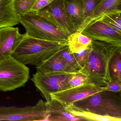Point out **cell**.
Wrapping results in <instances>:
<instances>
[{"mask_svg": "<svg viewBox=\"0 0 121 121\" xmlns=\"http://www.w3.org/2000/svg\"><path fill=\"white\" fill-rule=\"evenodd\" d=\"M121 47L92 41L87 62L79 72L86 76L88 83L105 87L111 80L109 70L110 61Z\"/></svg>", "mask_w": 121, "mask_h": 121, "instance_id": "cell-1", "label": "cell"}, {"mask_svg": "<svg viewBox=\"0 0 121 121\" xmlns=\"http://www.w3.org/2000/svg\"><path fill=\"white\" fill-rule=\"evenodd\" d=\"M67 45V41L36 39L25 33L12 56L25 65L37 66L56 54Z\"/></svg>", "mask_w": 121, "mask_h": 121, "instance_id": "cell-2", "label": "cell"}, {"mask_svg": "<svg viewBox=\"0 0 121 121\" xmlns=\"http://www.w3.org/2000/svg\"><path fill=\"white\" fill-rule=\"evenodd\" d=\"M70 104L80 109L102 116L121 119V91L104 90Z\"/></svg>", "mask_w": 121, "mask_h": 121, "instance_id": "cell-3", "label": "cell"}, {"mask_svg": "<svg viewBox=\"0 0 121 121\" xmlns=\"http://www.w3.org/2000/svg\"><path fill=\"white\" fill-rule=\"evenodd\" d=\"M20 23L28 36L48 41L66 42L69 35L57 28L39 12L31 11L18 14Z\"/></svg>", "mask_w": 121, "mask_h": 121, "instance_id": "cell-4", "label": "cell"}, {"mask_svg": "<svg viewBox=\"0 0 121 121\" xmlns=\"http://www.w3.org/2000/svg\"><path fill=\"white\" fill-rule=\"evenodd\" d=\"M30 69L12 56L0 60V91H11L25 86Z\"/></svg>", "mask_w": 121, "mask_h": 121, "instance_id": "cell-5", "label": "cell"}, {"mask_svg": "<svg viewBox=\"0 0 121 121\" xmlns=\"http://www.w3.org/2000/svg\"><path fill=\"white\" fill-rule=\"evenodd\" d=\"M75 73H42L37 71L33 74L31 80L47 102L51 99V93L69 88L68 83L69 77Z\"/></svg>", "mask_w": 121, "mask_h": 121, "instance_id": "cell-6", "label": "cell"}, {"mask_svg": "<svg viewBox=\"0 0 121 121\" xmlns=\"http://www.w3.org/2000/svg\"><path fill=\"white\" fill-rule=\"evenodd\" d=\"M47 114L46 103L42 99L34 106L0 107V121H47Z\"/></svg>", "mask_w": 121, "mask_h": 121, "instance_id": "cell-7", "label": "cell"}, {"mask_svg": "<svg viewBox=\"0 0 121 121\" xmlns=\"http://www.w3.org/2000/svg\"><path fill=\"white\" fill-rule=\"evenodd\" d=\"M39 12L69 36L76 31L65 10L63 0H54Z\"/></svg>", "mask_w": 121, "mask_h": 121, "instance_id": "cell-8", "label": "cell"}, {"mask_svg": "<svg viewBox=\"0 0 121 121\" xmlns=\"http://www.w3.org/2000/svg\"><path fill=\"white\" fill-rule=\"evenodd\" d=\"M81 32L92 41H99L121 47V33L102 20L88 25Z\"/></svg>", "mask_w": 121, "mask_h": 121, "instance_id": "cell-9", "label": "cell"}, {"mask_svg": "<svg viewBox=\"0 0 121 121\" xmlns=\"http://www.w3.org/2000/svg\"><path fill=\"white\" fill-rule=\"evenodd\" d=\"M105 89V87L87 83L52 93L50 95L51 99L57 100L66 107L74 102Z\"/></svg>", "mask_w": 121, "mask_h": 121, "instance_id": "cell-10", "label": "cell"}, {"mask_svg": "<svg viewBox=\"0 0 121 121\" xmlns=\"http://www.w3.org/2000/svg\"><path fill=\"white\" fill-rule=\"evenodd\" d=\"M23 36L18 27L0 28V60L12 56Z\"/></svg>", "mask_w": 121, "mask_h": 121, "instance_id": "cell-11", "label": "cell"}, {"mask_svg": "<svg viewBox=\"0 0 121 121\" xmlns=\"http://www.w3.org/2000/svg\"><path fill=\"white\" fill-rule=\"evenodd\" d=\"M121 13V0H103L77 30L81 31L88 25L100 20L105 15Z\"/></svg>", "mask_w": 121, "mask_h": 121, "instance_id": "cell-12", "label": "cell"}, {"mask_svg": "<svg viewBox=\"0 0 121 121\" xmlns=\"http://www.w3.org/2000/svg\"><path fill=\"white\" fill-rule=\"evenodd\" d=\"M47 108V121H82L83 119L76 117L68 112L65 107L58 101L51 99L46 102Z\"/></svg>", "mask_w": 121, "mask_h": 121, "instance_id": "cell-13", "label": "cell"}, {"mask_svg": "<svg viewBox=\"0 0 121 121\" xmlns=\"http://www.w3.org/2000/svg\"><path fill=\"white\" fill-rule=\"evenodd\" d=\"M65 10L76 31L84 22L85 7L83 0H63Z\"/></svg>", "mask_w": 121, "mask_h": 121, "instance_id": "cell-14", "label": "cell"}, {"mask_svg": "<svg viewBox=\"0 0 121 121\" xmlns=\"http://www.w3.org/2000/svg\"><path fill=\"white\" fill-rule=\"evenodd\" d=\"M15 0H0V28L14 26L20 23Z\"/></svg>", "mask_w": 121, "mask_h": 121, "instance_id": "cell-15", "label": "cell"}, {"mask_svg": "<svg viewBox=\"0 0 121 121\" xmlns=\"http://www.w3.org/2000/svg\"><path fill=\"white\" fill-rule=\"evenodd\" d=\"M56 53L36 66L37 72L50 73L54 72H73L61 56Z\"/></svg>", "mask_w": 121, "mask_h": 121, "instance_id": "cell-16", "label": "cell"}, {"mask_svg": "<svg viewBox=\"0 0 121 121\" xmlns=\"http://www.w3.org/2000/svg\"><path fill=\"white\" fill-rule=\"evenodd\" d=\"M92 42L91 39L78 31L69 35L67 40L69 48L73 53L87 48L92 44Z\"/></svg>", "mask_w": 121, "mask_h": 121, "instance_id": "cell-17", "label": "cell"}, {"mask_svg": "<svg viewBox=\"0 0 121 121\" xmlns=\"http://www.w3.org/2000/svg\"><path fill=\"white\" fill-rule=\"evenodd\" d=\"M69 113L76 117H79L84 120L98 121H121V119L108 116H102L91 112L80 109L71 104L65 107Z\"/></svg>", "mask_w": 121, "mask_h": 121, "instance_id": "cell-18", "label": "cell"}, {"mask_svg": "<svg viewBox=\"0 0 121 121\" xmlns=\"http://www.w3.org/2000/svg\"><path fill=\"white\" fill-rule=\"evenodd\" d=\"M109 70L111 79L121 81V49L117 52L111 58Z\"/></svg>", "mask_w": 121, "mask_h": 121, "instance_id": "cell-19", "label": "cell"}, {"mask_svg": "<svg viewBox=\"0 0 121 121\" xmlns=\"http://www.w3.org/2000/svg\"><path fill=\"white\" fill-rule=\"evenodd\" d=\"M58 53L63 58L68 65L70 67L73 72H78L81 70V68L76 62L73 53L70 51L68 45L65 46Z\"/></svg>", "mask_w": 121, "mask_h": 121, "instance_id": "cell-20", "label": "cell"}, {"mask_svg": "<svg viewBox=\"0 0 121 121\" xmlns=\"http://www.w3.org/2000/svg\"><path fill=\"white\" fill-rule=\"evenodd\" d=\"M100 20H102L118 32L121 33V13L105 15Z\"/></svg>", "mask_w": 121, "mask_h": 121, "instance_id": "cell-21", "label": "cell"}, {"mask_svg": "<svg viewBox=\"0 0 121 121\" xmlns=\"http://www.w3.org/2000/svg\"><path fill=\"white\" fill-rule=\"evenodd\" d=\"M91 50V44L85 48L82 49L77 53H73L74 57L81 69L87 64Z\"/></svg>", "mask_w": 121, "mask_h": 121, "instance_id": "cell-22", "label": "cell"}, {"mask_svg": "<svg viewBox=\"0 0 121 121\" xmlns=\"http://www.w3.org/2000/svg\"><path fill=\"white\" fill-rule=\"evenodd\" d=\"M36 0H15V9L18 14L31 11Z\"/></svg>", "mask_w": 121, "mask_h": 121, "instance_id": "cell-23", "label": "cell"}, {"mask_svg": "<svg viewBox=\"0 0 121 121\" xmlns=\"http://www.w3.org/2000/svg\"><path fill=\"white\" fill-rule=\"evenodd\" d=\"M68 83L69 88H71L87 84L88 82L86 76L78 71L70 76Z\"/></svg>", "mask_w": 121, "mask_h": 121, "instance_id": "cell-24", "label": "cell"}, {"mask_svg": "<svg viewBox=\"0 0 121 121\" xmlns=\"http://www.w3.org/2000/svg\"><path fill=\"white\" fill-rule=\"evenodd\" d=\"M83 0L84 2L85 7V17L84 22L90 15L92 12L95 9V8L103 0Z\"/></svg>", "mask_w": 121, "mask_h": 121, "instance_id": "cell-25", "label": "cell"}, {"mask_svg": "<svg viewBox=\"0 0 121 121\" xmlns=\"http://www.w3.org/2000/svg\"><path fill=\"white\" fill-rule=\"evenodd\" d=\"M105 90L114 92L121 91V81L117 79H111L105 87Z\"/></svg>", "mask_w": 121, "mask_h": 121, "instance_id": "cell-26", "label": "cell"}, {"mask_svg": "<svg viewBox=\"0 0 121 121\" xmlns=\"http://www.w3.org/2000/svg\"><path fill=\"white\" fill-rule=\"evenodd\" d=\"M54 0H36L31 10L39 12L52 2Z\"/></svg>", "mask_w": 121, "mask_h": 121, "instance_id": "cell-27", "label": "cell"}]
</instances>
